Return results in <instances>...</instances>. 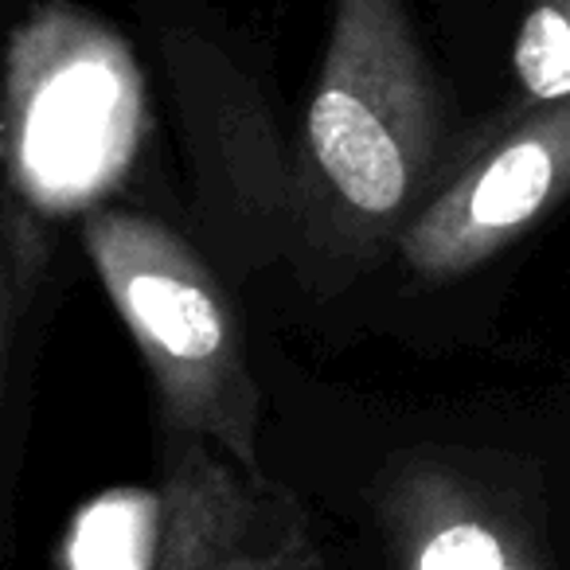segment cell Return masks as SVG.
Masks as SVG:
<instances>
[{"mask_svg": "<svg viewBox=\"0 0 570 570\" xmlns=\"http://www.w3.org/2000/svg\"><path fill=\"white\" fill-rule=\"evenodd\" d=\"M442 137L438 82L403 0H336L305 153L336 223L383 238L422 212Z\"/></svg>", "mask_w": 570, "mask_h": 570, "instance_id": "cell-1", "label": "cell"}, {"mask_svg": "<svg viewBox=\"0 0 570 570\" xmlns=\"http://www.w3.org/2000/svg\"><path fill=\"white\" fill-rule=\"evenodd\" d=\"M87 254L153 372L168 434L215 442L246 476L258 469V391L227 297L199 258L137 212L87 215Z\"/></svg>", "mask_w": 570, "mask_h": 570, "instance_id": "cell-2", "label": "cell"}, {"mask_svg": "<svg viewBox=\"0 0 570 570\" xmlns=\"http://www.w3.org/2000/svg\"><path fill=\"white\" fill-rule=\"evenodd\" d=\"M137 79L102 32L56 12L12 43V191L48 207L79 204L134 153Z\"/></svg>", "mask_w": 570, "mask_h": 570, "instance_id": "cell-3", "label": "cell"}, {"mask_svg": "<svg viewBox=\"0 0 570 570\" xmlns=\"http://www.w3.org/2000/svg\"><path fill=\"white\" fill-rule=\"evenodd\" d=\"M274 497L207 442L168 434L157 489L106 492L79 512L67 570H223L266 528Z\"/></svg>", "mask_w": 570, "mask_h": 570, "instance_id": "cell-4", "label": "cell"}, {"mask_svg": "<svg viewBox=\"0 0 570 570\" xmlns=\"http://www.w3.org/2000/svg\"><path fill=\"white\" fill-rule=\"evenodd\" d=\"M570 191V98L492 137L403 230V262L445 282L508 250Z\"/></svg>", "mask_w": 570, "mask_h": 570, "instance_id": "cell-5", "label": "cell"}, {"mask_svg": "<svg viewBox=\"0 0 570 570\" xmlns=\"http://www.w3.org/2000/svg\"><path fill=\"white\" fill-rule=\"evenodd\" d=\"M387 520L403 570H543L528 535L445 469H411L391 489Z\"/></svg>", "mask_w": 570, "mask_h": 570, "instance_id": "cell-6", "label": "cell"}, {"mask_svg": "<svg viewBox=\"0 0 570 570\" xmlns=\"http://www.w3.org/2000/svg\"><path fill=\"white\" fill-rule=\"evenodd\" d=\"M520 90L535 106L570 98V0H531L512 48Z\"/></svg>", "mask_w": 570, "mask_h": 570, "instance_id": "cell-7", "label": "cell"}, {"mask_svg": "<svg viewBox=\"0 0 570 570\" xmlns=\"http://www.w3.org/2000/svg\"><path fill=\"white\" fill-rule=\"evenodd\" d=\"M223 570H325L302 508L277 489L269 520Z\"/></svg>", "mask_w": 570, "mask_h": 570, "instance_id": "cell-8", "label": "cell"}]
</instances>
